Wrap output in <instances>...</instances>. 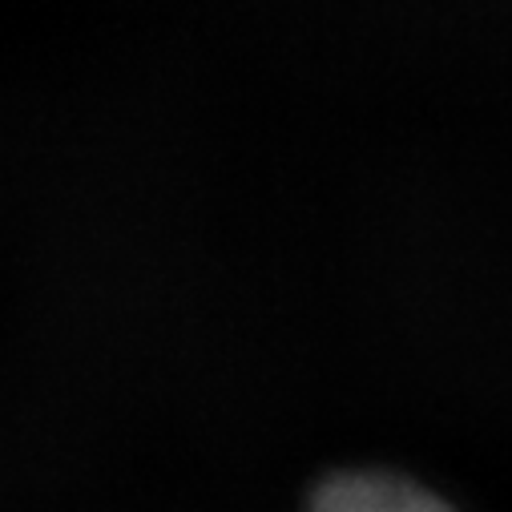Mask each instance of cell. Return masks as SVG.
<instances>
[{"instance_id":"1","label":"cell","mask_w":512,"mask_h":512,"mask_svg":"<svg viewBox=\"0 0 512 512\" xmlns=\"http://www.w3.org/2000/svg\"><path fill=\"white\" fill-rule=\"evenodd\" d=\"M311 512H452V508L404 476L343 472L315 492Z\"/></svg>"}]
</instances>
